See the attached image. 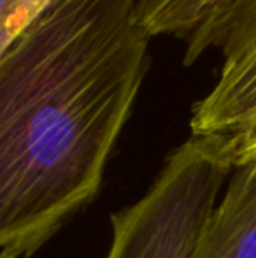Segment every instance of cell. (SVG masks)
<instances>
[{
	"mask_svg": "<svg viewBox=\"0 0 256 258\" xmlns=\"http://www.w3.org/2000/svg\"><path fill=\"white\" fill-rule=\"evenodd\" d=\"M142 0H55L0 51V258L99 194L149 63Z\"/></svg>",
	"mask_w": 256,
	"mask_h": 258,
	"instance_id": "cell-1",
	"label": "cell"
},
{
	"mask_svg": "<svg viewBox=\"0 0 256 258\" xmlns=\"http://www.w3.org/2000/svg\"><path fill=\"white\" fill-rule=\"evenodd\" d=\"M233 167L225 139L190 136L167 156L146 194L111 216L106 258H192Z\"/></svg>",
	"mask_w": 256,
	"mask_h": 258,
	"instance_id": "cell-2",
	"label": "cell"
},
{
	"mask_svg": "<svg viewBox=\"0 0 256 258\" xmlns=\"http://www.w3.org/2000/svg\"><path fill=\"white\" fill-rule=\"evenodd\" d=\"M142 23L151 37L186 39L185 63L209 48L223 49L256 27V0H142Z\"/></svg>",
	"mask_w": 256,
	"mask_h": 258,
	"instance_id": "cell-3",
	"label": "cell"
},
{
	"mask_svg": "<svg viewBox=\"0 0 256 258\" xmlns=\"http://www.w3.org/2000/svg\"><path fill=\"white\" fill-rule=\"evenodd\" d=\"M214 86L193 105L192 136L232 139L256 116V27L221 49Z\"/></svg>",
	"mask_w": 256,
	"mask_h": 258,
	"instance_id": "cell-4",
	"label": "cell"
},
{
	"mask_svg": "<svg viewBox=\"0 0 256 258\" xmlns=\"http://www.w3.org/2000/svg\"><path fill=\"white\" fill-rule=\"evenodd\" d=\"M192 258H256V153L235 163Z\"/></svg>",
	"mask_w": 256,
	"mask_h": 258,
	"instance_id": "cell-5",
	"label": "cell"
},
{
	"mask_svg": "<svg viewBox=\"0 0 256 258\" xmlns=\"http://www.w3.org/2000/svg\"><path fill=\"white\" fill-rule=\"evenodd\" d=\"M55 0H0V51L16 41Z\"/></svg>",
	"mask_w": 256,
	"mask_h": 258,
	"instance_id": "cell-6",
	"label": "cell"
},
{
	"mask_svg": "<svg viewBox=\"0 0 256 258\" xmlns=\"http://www.w3.org/2000/svg\"><path fill=\"white\" fill-rule=\"evenodd\" d=\"M233 155V162L246 158L256 153V116L246 126L239 130L232 139H226Z\"/></svg>",
	"mask_w": 256,
	"mask_h": 258,
	"instance_id": "cell-7",
	"label": "cell"
}]
</instances>
